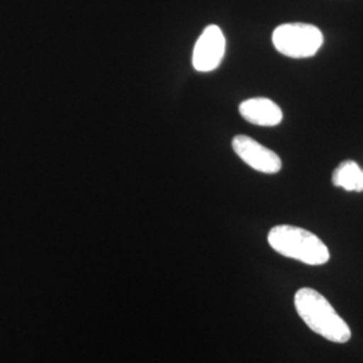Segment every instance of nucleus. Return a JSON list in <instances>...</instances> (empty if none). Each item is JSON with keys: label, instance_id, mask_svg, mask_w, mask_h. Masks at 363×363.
I'll return each mask as SVG.
<instances>
[{"label": "nucleus", "instance_id": "423d86ee", "mask_svg": "<svg viewBox=\"0 0 363 363\" xmlns=\"http://www.w3.org/2000/svg\"><path fill=\"white\" fill-rule=\"evenodd\" d=\"M240 115L247 123L261 127H274L281 123V108L265 97L249 99L240 104Z\"/></svg>", "mask_w": 363, "mask_h": 363}, {"label": "nucleus", "instance_id": "7ed1b4c3", "mask_svg": "<svg viewBox=\"0 0 363 363\" xmlns=\"http://www.w3.org/2000/svg\"><path fill=\"white\" fill-rule=\"evenodd\" d=\"M276 50L289 58L313 57L323 45V33L313 25L286 23L274 28L272 35Z\"/></svg>", "mask_w": 363, "mask_h": 363}, {"label": "nucleus", "instance_id": "39448f33", "mask_svg": "<svg viewBox=\"0 0 363 363\" xmlns=\"http://www.w3.org/2000/svg\"><path fill=\"white\" fill-rule=\"evenodd\" d=\"M234 152L249 167L264 174H276L281 169V159L269 148L261 145L247 135H237L233 139Z\"/></svg>", "mask_w": 363, "mask_h": 363}, {"label": "nucleus", "instance_id": "f03ea898", "mask_svg": "<svg viewBox=\"0 0 363 363\" xmlns=\"http://www.w3.org/2000/svg\"><path fill=\"white\" fill-rule=\"evenodd\" d=\"M268 242L281 256L307 265H323L330 259V250L325 242L318 235L298 226H274L268 234Z\"/></svg>", "mask_w": 363, "mask_h": 363}, {"label": "nucleus", "instance_id": "0eeeda50", "mask_svg": "<svg viewBox=\"0 0 363 363\" xmlns=\"http://www.w3.org/2000/svg\"><path fill=\"white\" fill-rule=\"evenodd\" d=\"M333 184L346 191H363V169L358 163L346 160L337 166L333 174Z\"/></svg>", "mask_w": 363, "mask_h": 363}, {"label": "nucleus", "instance_id": "20e7f679", "mask_svg": "<svg viewBox=\"0 0 363 363\" xmlns=\"http://www.w3.org/2000/svg\"><path fill=\"white\" fill-rule=\"evenodd\" d=\"M226 49V39L220 27L210 25L199 35L193 52V66L196 72L208 73L220 65Z\"/></svg>", "mask_w": 363, "mask_h": 363}, {"label": "nucleus", "instance_id": "f257e3e1", "mask_svg": "<svg viewBox=\"0 0 363 363\" xmlns=\"http://www.w3.org/2000/svg\"><path fill=\"white\" fill-rule=\"evenodd\" d=\"M295 308L303 322L320 337L334 343H346L350 340V327L318 291L300 288L295 295Z\"/></svg>", "mask_w": 363, "mask_h": 363}]
</instances>
